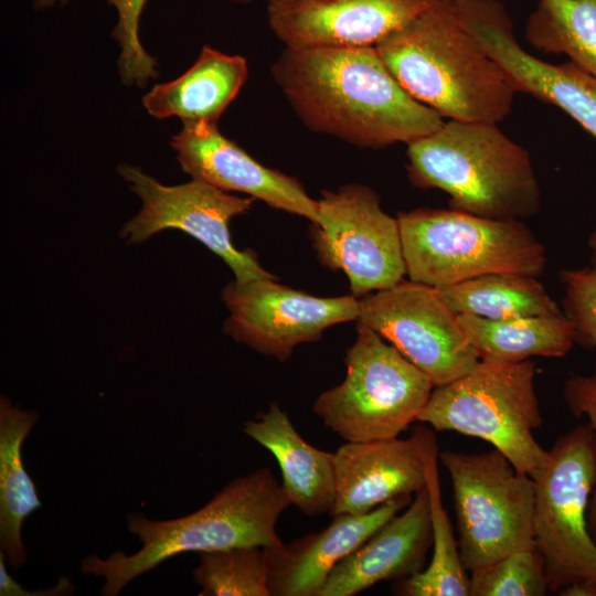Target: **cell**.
Returning <instances> with one entry per match:
<instances>
[{
	"instance_id": "cell-31",
	"label": "cell",
	"mask_w": 596,
	"mask_h": 596,
	"mask_svg": "<svg viewBox=\"0 0 596 596\" xmlns=\"http://www.w3.org/2000/svg\"><path fill=\"white\" fill-rule=\"evenodd\" d=\"M564 400L575 417H586L596 439V365L587 375H575L566 380ZM588 531L596 542V486L587 509Z\"/></svg>"
},
{
	"instance_id": "cell-34",
	"label": "cell",
	"mask_w": 596,
	"mask_h": 596,
	"mask_svg": "<svg viewBox=\"0 0 596 596\" xmlns=\"http://www.w3.org/2000/svg\"><path fill=\"white\" fill-rule=\"evenodd\" d=\"M233 1H237V2H247L249 0H233Z\"/></svg>"
},
{
	"instance_id": "cell-5",
	"label": "cell",
	"mask_w": 596,
	"mask_h": 596,
	"mask_svg": "<svg viewBox=\"0 0 596 596\" xmlns=\"http://www.w3.org/2000/svg\"><path fill=\"white\" fill-rule=\"evenodd\" d=\"M406 275L433 288L490 274L539 277L544 245L522 220L488 219L453 209L400 212Z\"/></svg>"
},
{
	"instance_id": "cell-15",
	"label": "cell",
	"mask_w": 596,
	"mask_h": 596,
	"mask_svg": "<svg viewBox=\"0 0 596 596\" xmlns=\"http://www.w3.org/2000/svg\"><path fill=\"white\" fill-rule=\"evenodd\" d=\"M437 0H268L285 47L375 46Z\"/></svg>"
},
{
	"instance_id": "cell-22",
	"label": "cell",
	"mask_w": 596,
	"mask_h": 596,
	"mask_svg": "<svg viewBox=\"0 0 596 596\" xmlns=\"http://www.w3.org/2000/svg\"><path fill=\"white\" fill-rule=\"evenodd\" d=\"M35 411L22 409L0 398V551L14 570L26 560L22 525L42 507L35 485L25 471L22 445L39 421Z\"/></svg>"
},
{
	"instance_id": "cell-12",
	"label": "cell",
	"mask_w": 596,
	"mask_h": 596,
	"mask_svg": "<svg viewBox=\"0 0 596 596\" xmlns=\"http://www.w3.org/2000/svg\"><path fill=\"white\" fill-rule=\"evenodd\" d=\"M358 323L397 349L439 386L466 374L480 361L456 315L436 288L402 280L359 298Z\"/></svg>"
},
{
	"instance_id": "cell-29",
	"label": "cell",
	"mask_w": 596,
	"mask_h": 596,
	"mask_svg": "<svg viewBox=\"0 0 596 596\" xmlns=\"http://www.w3.org/2000/svg\"><path fill=\"white\" fill-rule=\"evenodd\" d=\"M118 14L111 36L120 46L118 71L125 85L143 86L158 77L157 62L139 39V20L147 0H106Z\"/></svg>"
},
{
	"instance_id": "cell-13",
	"label": "cell",
	"mask_w": 596,
	"mask_h": 596,
	"mask_svg": "<svg viewBox=\"0 0 596 596\" xmlns=\"http://www.w3.org/2000/svg\"><path fill=\"white\" fill-rule=\"evenodd\" d=\"M277 279L231 281L223 289L230 310L224 332L257 352L284 362L301 343L317 342L326 329L358 320L359 298L317 297Z\"/></svg>"
},
{
	"instance_id": "cell-10",
	"label": "cell",
	"mask_w": 596,
	"mask_h": 596,
	"mask_svg": "<svg viewBox=\"0 0 596 596\" xmlns=\"http://www.w3.org/2000/svg\"><path fill=\"white\" fill-rule=\"evenodd\" d=\"M319 223L311 224L316 256L329 269L342 270L360 298L398 284L406 275L397 217L385 213L370 187L350 183L322 191Z\"/></svg>"
},
{
	"instance_id": "cell-24",
	"label": "cell",
	"mask_w": 596,
	"mask_h": 596,
	"mask_svg": "<svg viewBox=\"0 0 596 596\" xmlns=\"http://www.w3.org/2000/svg\"><path fill=\"white\" fill-rule=\"evenodd\" d=\"M415 430L424 455L433 552L429 564L416 574L400 579L393 593L403 596H469V574L443 505L436 437L424 424L416 426Z\"/></svg>"
},
{
	"instance_id": "cell-21",
	"label": "cell",
	"mask_w": 596,
	"mask_h": 596,
	"mask_svg": "<svg viewBox=\"0 0 596 596\" xmlns=\"http://www.w3.org/2000/svg\"><path fill=\"white\" fill-rule=\"evenodd\" d=\"M248 76L246 58L204 46L195 63L178 78L155 85L142 106L157 119L216 124Z\"/></svg>"
},
{
	"instance_id": "cell-23",
	"label": "cell",
	"mask_w": 596,
	"mask_h": 596,
	"mask_svg": "<svg viewBox=\"0 0 596 596\" xmlns=\"http://www.w3.org/2000/svg\"><path fill=\"white\" fill-rule=\"evenodd\" d=\"M460 327L480 360L520 362L532 356L563 358L576 342L564 311L508 320L458 315Z\"/></svg>"
},
{
	"instance_id": "cell-33",
	"label": "cell",
	"mask_w": 596,
	"mask_h": 596,
	"mask_svg": "<svg viewBox=\"0 0 596 596\" xmlns=\"http://www.w3.org/2000/svg\"><path fill=\"white\" fill-rule=\"evenodd\" d=\"M70 0H34V8L36 10H44L55 4H65Z\"/></svg>"
},
{
	"instance_id": "cell-9",
	"label": "cell",
	"mask_w": 596,
	"mask_h": 596,
	"mask_svg": "<svg viewBox=\"0 0 596 596\" xmlns=\"http://www.w3.org/2000/svg\"><path fill=\"white\" fill-rule=\"evenodd\" d=\"M458 526V547L471 572L515 551L535 546L534 480L494 449L482 454L445 450Z\"/></svg>"
},
{
	"instance_id": "cell-27",
	"label": "cell",
	"mask_w": 596,
	"mask_h": 596,
	"mask_svg": "<svg viewBox=\"0 0 596 596\" xmlns=\"http://www.w3.org/2000/svg\"><path fill=\"white\" fill-rule=\"evenodd\" d=\"M192 575L200 596H270L260 546L199 553Z\"/></svg>"
},
{
	"instance_id": "cell-32",
	"label": "cell",
	"mask_w": 596,
	"mask_h": 596,
	"mask_svg": "<svg viewBox=\"0 0 596 596\" xmlns=\"http://www.w3.org/2000/svg\"><path fill=\"white\" fill-rule=\"evenodd\" d=\"M6 555L0 551V595L1 596H61L74 593V586L67 577L61 576L55 586L38 592L25 590L7 571Z\"/></svg>"
},
{
	"instance_id": "cell-19",
	"label": "cell",
	"mask_w": 596,
	"mask_h": 596,
	"mask_svg": "<svg viewBox=\"0 0 596 596\" xmlns=\"http://www.w3.org/2000/svg\"><path fill=\"white\" fill-rule=\"evenodd\" d=\"M432 547L426 486L402 513L394 515L329 574L320 596H353L387 579H403L424 568Z\"/></svg>"
},
{
	"instance_id": "cell-4",
	"label": "cell",
	"mask_w": 596,
	"mask_h": 596,
	"mask_svg": "<svg viewBox=\"0 0 596 596\" xmlns=\"http://www.w3.org/2000/svg\"><path fill=\"white\" fill-rule=\"evenodd\" d=\"M413 185L439 189L449 207L496 220H523L541 205L529 152L498 125L448 120L407 145Z\"/></svg>"
},
{
	"instance_id": "cell-18",
	"label": "cell",
	"mask_w": 596,
	"mask_h": 596,
	"mask_svg": "<svg viewBox=\"0 0 596 596\" xmlns=\"http://www.w3.org/2000/svg\"><path fill=\"white\" fill-rule=\"evenodd\" d=\"M334 454L336 501L331 515L365 514L426 486L422 443L411 437L345 441Z\"/></svg>"
},
{
	"instance_id": "cell-2",
	"label": "cell",
	"mask_w": 596,
	"mask_h": 596,
	"mask_svg": "<svg viewBox=\"0 0 596 596\" xmlns=\"http://www.w3.org/2000/svg\"><path fill=\"white\" fill-rule=\"evenodd\" d=\"M375 49L398 83L443 118L498 125L512 110L518 89L461 24L453 0H437Z\"/></svg>"
},
{
	"instance_id": "cell-8",
	"label": "cell",
	"mask_w": 596,
	"mask_h": 596,
	"mask_svg": "<svg viewBox=\"0 0 596 596\" xmlns=\"http://www.w3.org/2000/svg\"><path fill=\"white\" fill-rule=\"evenodd\" d=\"M534 542L549 592L585 585L596 590V542L587 509L596 486V439L588 423L556 439L533 478Z\"/></svg>"
},
{
	"instance_id": "cell-3",
	"label": "cell",
	"mask_w": 596,
	"mask_h": 596,
	"mask_svg": "<svg viewBox=\"0 0 596 596\" xmlns=\"http://www.w3.org/2000/svg\"><path fill=\"white\" fill-rule=\"evenodd\" d=\"M288 507L272 470L259 468L232 480L184 517L159 521L142 513L128 514V531L141 549L129 555L115 551L105 558L88 555L81 562L82 573L103 577L102 595L116 596L135 578L181 553L273 546L281 542L276 524Z\"/></svg>"
},
{
	"instance_id": "cell-28",
	"label": "cell",
	"mask_w": 596,
	"mask_h": 596,
	"mask_svg": "<svg viewBox=\"0 0 596 596\" xmlns=\"http://www.w3.org/2000/svg\"><path fill=\"white\" fill-rule=\"evenodd\" d=\"M469 596H543L544 560L536 546L522 549L469 572Z\"/></svg>"
},
{
	"instance_id": "cell-11",
	"label": "cell",
	"mask_w": 596,
	"mask_h": 596,
	"mask_svg": "<svg viewBox=\"0 0 596 596\" xmlns=\"http://www.w3.org/2000/svg\"><path fill=\"white\" fill-rule=\"evenodd\" d=\"M120 175L142 201L139 213L127 222L120 237L138 244L153 234L175 228L196 238L232 269L237 281L277 279L264 269L252 249H237L231 241L230 221L249 211L255 199L240 198L193 179L179 185H163L140 168L118 166Z\"/></svg>"
},
{
	"instance_id": "cell-14",
	"label": "cell",
	"mask_w": 596,
	"mask_h": 596,
	"mask_svg": "<svg viewBox=\"0 0 596 596\" xmlns=\"http://www.w3.org/2000/svg\"><path fill=\"white\" fill-rule=\"evenodd\" d=\"M461 24L504 70L518 92L557 106L596 137V77L568 61L551 64L518 42L512 20L499 0H453ZM596 256V228L588 238Z\"/></svg>"
},
{
	"instance_id": "cell-26",
	"label": "cell",
	"mask_w": 596,
	"mask_h": 596,
	"mask_svg": "<svg viewBox=\"0 0 596 596\" xmlns=\"http://www.w3.org/2000/svg\"><path fill=\"white\" fill-rule=\"evenodd\" d=\"M525 38L538 51L565 54L596 77V0H538Z\"/></svg>"
},
{
	"instance_id": "cell-30",
	"label": "cell",
	"mask_w": 596,
	"mask_h": 596,
	"mask_svg": "<svg viewBox=\"0 0 596 596\" xmlns=\"http://www.w3.org/2000/svg\"><path fill=\"white\" fill-rule=\"evenodd\" d=\"M564 312L576 331V341L596 351V256L583 268L563 269Z\"/></svg>"
},
{
	"instance_id": "cell-6",
	"label": "cell",
	"mask_w": 596,
	"mask_h": 596,
	"mask_svg": "<svg viewBox=\"0 0 596 596\" xmlns=\"http://www.w3.org/2000/svg\"><path fill=\"white\" fill-rule=\"evenodd\" d=\"M534 376L531 359L480 360L466 374L435 386L416 422L480 438L533 479L547 457L533 435L542 424Z\"/></svg>"
},
{
	"instance_id": "cell-16",
	"label": "cell",
	"mask_w": 596,
	"mask_h": 596,
	"mask_svg": "<svg viewBox=\"0 0 596 596\" xmlns=\"http://www.w3.org/2000/svg\"><path fill=\"white\" fill-rule=\"evenodd\" d=\"M182 170L223 191L242 192L272 207L319 223L318 200L301 183L256 161L206 121L183 123L170 141Z\"/></svg>"
},
{
	"instance_id": "cell-7",
	"label": "cell",
	"mask_w": 596,
	"mask_h": 596,
	"mask_svg": "<svg viewBox=\"0 0 596 596\" xmlns=\"http://www.w3.org/2000/svg\"><path fill=\"white\" fill-rule=\"evenodd\" d=\"M356 333L345 352L344 380L321 393L312 409L344 441L398 437L416 422L435 386L374 330L358 323Z\"/></svg>"
},
{
	"instance_id": "cell-17",
	"label": "cell",
	"mask_w": 596,
	"mask_h": 596,
	"mask_svg": "<svg viewBox=\"0 0 596 596\" xmlns=\"http://www.w3.org/2000/svg\"><path fill=\"white\" fill-rule=\"evenodd\" d=\"M412 496H403L365 514L333 515L319 532L290 543L264 547L270 596H320L333 567L356 550L382 525L406 508Z\"/></svg>"
},
{
	"instance_id": "cell-20",
	"label": "cell",
	"mask_w": 596,
	"mask_h": 596,
	"mask_svg": "<svg viewBox=\"0 0 596 596\" xmlns=\"http://www.w3.org/2000/svg\"><path fill=\"white\" fill-rule=\"evenodd\" d=\"M242 429L275 457L281 472L280 486L290 505L310 517L331 514L336 501L333 453L304 439L276 402L246 421Z\"/></svg>"
},
{
	"instance_id": "cell-1",
	"label": "cell",
	"mask_w": 596,
	"mask_h": 596,
	"mask_svg": "<svg viewBox=\"0 0 596 596\" xmlns=\"http://www.w3.org/2000/svg\"><path fill=\"white\" fill-rule=\"evenodd\" d=\"M270 72L307 128L356 147L408 145L445 123L398 83L375 46L285 47Z\"/></svg>"
},
{
	"instance_id": "cell-25",
	"label": "cell",
	"mask_w": 596,
	"mask_h": 596,
	"mask_svg": "<svg viewBox=\"0 0 596 596\" xmlns=\"http://www.w3.org/2000/svg\"><path fill=\"white\" fill-rule=\"evenodd\" d=\"M436 289L456 315L508 320L562 311L538 277L530 275L490 274Z\"/></svg>"
}]
</instances>
